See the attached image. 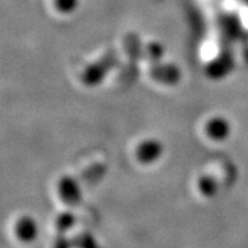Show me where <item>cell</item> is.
<instances>
[{
  "label": "cell",
  "mask_w": 248,
  "mask_h": 248,
  "mask_svg": "<svg viewBox=\"0 0 248 248\" xmlns=\"http://www.w3.org/2000/svg\"><path fill=\"white\" fill-rule=\"evenodd\" d=\"M202 132L206 140L213 143H224L232 137L233 124L225 115L214 114L206 119Z\"/></svg>",
  "instance_id": "obj_1"
},
{
  "label": "cell",
  "mask_w": 248,
  "mask_h": 248,
  "mask_svg": "<svg viewBox=\"0 0 248 248\" xmlns=\"http://www.w3.org/2000/svg\"><path fill=\"white\" fill-rule=\"evenodd\" d=\"M165 146L156 137L143 138L134 147V158L142 166H152L162 158Z\"/></svg>",
  "instance_id": "obj_2"
},
{
  "label": "cell",
  "mask_w": 248,
  "mask_h": 248,
  "mask_svg": "<svg viewBox=\"0 0 248 248\" xmlns=\"http://www.w3.org/2000/svg\"><path fill=\"white\" fill-rule=\"evenodd\" d=\"M57 198L63 205L74 208L82 200V187L78 180L71 175H63L56 184Z\"/></svg>",
  "instance_id": "obj_3"
},
{
  "label": "cell",
  "mask_w": 248,
  "mask_h": 248,
  "mask_svg": "<svg viewBox=\"0 0 248 248\" xmlns=\"http://www.w3.org/2000/svg\"><path fill=\"white\" fill-rule=\"evenodd\" d=\"M39 225L32 216L23 214L16 219L13 224V235L22 245H31L38 238Z\"/></svg>",
  "instance_id": "obj_4"
},
{
  "label": "cell",
  "mask_w": 248,
  "mask_h": 248,
  "mask_svg": "<svg viewBox=\"0 0 248 248\" xmlns=\"http://www.w3.org/2000/svg\"><path fill=\"white\" fill-rule=\"evenodd\" d=\"M51 5L56 13L67 16L76 13L80 8V0H51Z\"/></svg>",
  "instance_id": "obj_5"
},
{
  "label": "cell",
  "mask_w": 248,
  "mask_h": 248,
  "mask_svg": "<svg viewBox=\"0 0 248 248\" xmlns=\"http://www.w3.org/2000/svg\"><path fill=\"white\" fill-rule=\"evenodd\" d=\"M198 189H199L200 195H204L206 198L216 196L218 193V183L216 177L202 176L198 180Z\"/></svg>",
  "instance_id": "obj_6"
}]
</instances>
